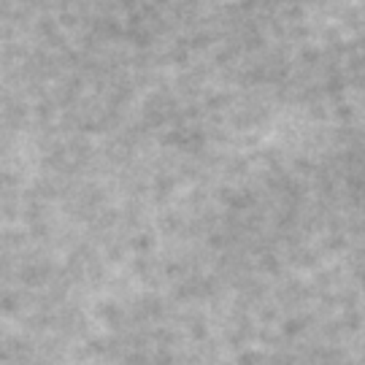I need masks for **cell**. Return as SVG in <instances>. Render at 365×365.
<instances>
[]
</instances>
